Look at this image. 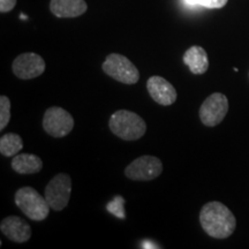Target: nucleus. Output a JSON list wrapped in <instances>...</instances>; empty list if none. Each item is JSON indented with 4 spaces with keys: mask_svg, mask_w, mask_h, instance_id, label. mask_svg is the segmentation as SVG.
I'll use <instances>...</instances> for the list:
<instances>
[{
    "mask_svg": "<svg viewBox=\"0 0 249 249\" xmlns=\"http://www.w3.org/2000/svg\"><path fill=\"white\" fill-rule=\"evenodd\" d=\"M200 223L204 232L214 239L229 238L236 227V219L232 211L217 201L203 205L200 213Z\"/></svg>",
    "mask_w": 249,
    "mask_h": 249,
    "instance_id": "f257e3e1",
    "label": "nucleus"
},
{
    "mask_svg": "<svg viewBox=\"0 0 249 249\" xmlns=\"http://www.w3.org/2000/svg\"><path fill=\"white\" fill-rule=\"evenodd\" d=\"M108 127L114 135L124 141H136L147 130L145 121L139 114L127 110L114 112L108 120Z\"/></svg>",
    "mask_w": 249,
    "mask_h": 249,
    "instance_id": "f03ea898",
    "label": "nucleus"
},
{
    "mask_svg": "<svg viewBox=\"0 0 249 249\" xmlns=\"http://www.w3.org/2000/svg\"><path fill=\"white\" fill-rule=\"evenodd\" d=\"M15 204L30 219L40 222L50 213V205L45 196L43 197L33 187H22L15 193Z\"/></svg>",
    "mask_w": 249,
    "mask_h": 249,
    "instance_id": "7ed1b4c3",
    "label": "nucleus"
},
{
    "mask_svg": "<svg viewBox=\"0 0 249 249\" xmlns=\"http://www.w3.org/2000/svg\"><path fill=\"white\" fill-rule=\"evenodd\" d=\"M103 71L118 82L124 85H135L140 80V71L134 64L123 54L111 53L103 62Z\"/></svg>",
    "mask_w": 249,
    "mask_h": 249,
    "instance_id": "20e7f679",
    "label": "nucleus"
},
{
    "mask_svg": "<svg viewBox=\"0 0 249 249\" xmlns=\"http://www.w3.org/2000/svg\"><path fill=\"white\" fill-rule=\"evenodd\" d=\"M71 192V177L66 173H59L45 187L44 196L52 210L61 211L70 202Z\"/></svg>",
    "mask_w": 249,
    "mask_h": 249,
    "instance_id": "39448f33",
    "label": "nucleus"
},
{
    "mask_svg": "<svg viewBox=\"0 0 249 249\" xmlns=\"http://www.w3.org/2000/svg\"><path fill=\"white\" fill-rule=\"evenodd\" d=\"M163 164L155 156H141L124 169V176L135 181H150L160 176Z\"/></svg>",
    "mask_w": 249,
    "mask_h": 249,
    "instance_id": "423d86ee",
    "label": "nucleus"
},
{
    "mask_svg": "<svg viewBox=\"0 0 249 249\" xmlns=\"http://www.w3.org/2000/svg\"><path fill=\"white\" fill-rule=\"evenodd\" d=\"M43 128L52 138H64L74 128V119L70 112L59 107H51L45 111Z\"/></svg>",
    "mask_w": 249,
    "mask_h": 249,
    "instance_id": "0eeeda50",
    "label": "nucleus"
},
{
    "mask_svg": "<svg viewBox=\"0 0 249 249\" xmlns=\"http://www.w3.org/2000/svg\"><path fill=\"white\" fill-rule=\"evenodd\" d=\"M229 111V99L220 92L210 95L200 107V119L208 127H214L224 120Z\"/></svg>",
    "mask_w": 249,
    "mask_h": 249,
    "instance_id": "6e6552de",
    "label": "nucleus"
},
{
    "mask_svg": "<svg viewBox=\"0 0 249 249\" xmlns=\"http://www.w3.org/2000/svg\"><path fill=\"white\" fill-rule=\"evenodd\" d=\"M14 75L21 80H31L42 75L45 71V61L39 54L34 52H27L18 55L14 59L13 65Z\"/></svg>",
    "mask_w": 249,
    "mask_h": 249,
    "instance_id": "1a4fd4ad",
    "label": "nucleus"
},
{
    "mask_svg": "<svg viewBox=\"0 0 249 249\" xmlns=\"http://www.w3.org/2000/svg\"><path fill=\"white\" fill-rule=\"evenodd\" d=\"M147 89L150 97L163 107L172 105L178 97L176 88L161 76H151L147 81Z\"/></svg>",
    "mask_w": 249,
    "mask_h": 249,
    "instance_id": "9d476101",
    "label": "nucleus"
},
{
    "mask_svg": "<svg viewBox=\"0 0 249 249\" xmlns=\"http://www.w3.org/2000/svg\"><path fill=\"white\" fill-rule=\"evenodd\" d=\"M0 230L6 238L11 241L23 244L31 236V227L26 220L18 216H8L4 218L0 224Z\"/></svg>",
    "mask_w": 249,
    "mask_h": 249,
    "instance_id": "9b49d317",
    "label": "nucleus"
},
{
    "mask_svg": "<svg viewBox=\"0 0 249 249\" xmlns=\"http://www.w3.org/2000/svg\"><path fill=\"white\" fill-rule=\"evenodd\" d=\"M88 5L85 0H51L50 11L57 18H77L85 14Z\"/></svg>",
    "mask_w": 249,
    "mask_h": 249,
    "instance_id": "f8f14e48",
    "label": "nucleus"
},
{
    "mask_svg": "<svg viewBox=\"0 0 249 249\" xmlns=\"http://www.w3.org/2000/svg\"><path fill=\"white\" fill-rule=\"evenodd\" d=\"M182 61L195 75L204 74L209 68V59H208L207 52L202 46L198 45H194L187 50L182 57Z\"/></svg>",
    "mask_w": 249,
    "mask_h": 249,
    "instance_id": "ddd939ff",
    "label": "nucleus"
},
{
    "mask_svg": "<svg viewBox=\"0 0 249 249\" xmlns=\"http://www.w3.org/2000/svg\"><path fill=\"white\" fill-rule=\"evenodd\" d=\"M11 165L12 169L18 174H33L42 170L43 161L36 155L18 154L14 156Z\"/></svg>",
    "mask_w": 249,
    "mask_h": 249,
    "instance_id": "4468645a",
    "label": "nucleus"
},
{
    "mask_svg": "<svg viewBox=\"0 0 249 249\" xmlns=\"http://www.w3.org/2000/svg\"><path fill=\"white\" fill-rule=\"evenodd\" d=\"M23 148V141L20 135L15 133H8L0 139V152L5 157H12L18 155Z\"/></svg>",
    "mask_w": 249,
    "mask_h": 249,
    "instance_id": "2eb2a0df",
    "label": "nucleus"
},
{
    "mask_svg": "<svg viewBox=\"0 0 249 249\" xmlns=\"http://www.w3.org/2000/svg\"><path fill=\"white\" fill-rule=\"evenodd\" d=\"M11 120V101L6 96L0 97V130H4Z\"/></svg>",
    "mask_w": 249,
    "mask_h": 249,
    "instance_id": "dca6fc26",
    "label": "nucleus"
},
{
    "mask_svg": "<svg viewBox=\"0 0 249 249\" xmlns=\"http://www.w3.org/2000/svg\"><path fill=\"white\" fill-rule=\"evenodd\" d=\"M229 0H186L188 5L203 6L205 8H222Z\"/></svg>",
    "mask_w": 249,
    "mask_h": 249,
    "instance_id": "f3484780",
    "label": "nucleus"
},
{
    "mask_svg": "<svg viewBox=\"0 0 249 249\" xmlns=\"http://www.w3.org/2000/svg\"><path fill=\"white\" fill-rule=\"evenodd\" d=\"M124 198L120 197V196H117V197H114V200L107 205V210L111 211L112 213L116 214V216L119 218H124L126 217V213H124Z\"/></svg>",
    "mask_w": 249,
    "mask_h": 249,
    "instance_id": "a211bd4d",
    "label": "nucleus"
},
{
    "mask_svg": "<svg viewBox=\"0 0 249 249\" xmlns=\"http://www.w3.org/2000/svg\"><path fill=\"white\" fill-rule=\"evenodd\" d=\"M17 5V0H0V12L8 13Z\"/></svg>",
    "mask_w": 249,
    "mask_h": 249,
    "instance_id": "6ab92c4d",
    "label": "nucleus"
}]
</instances>
